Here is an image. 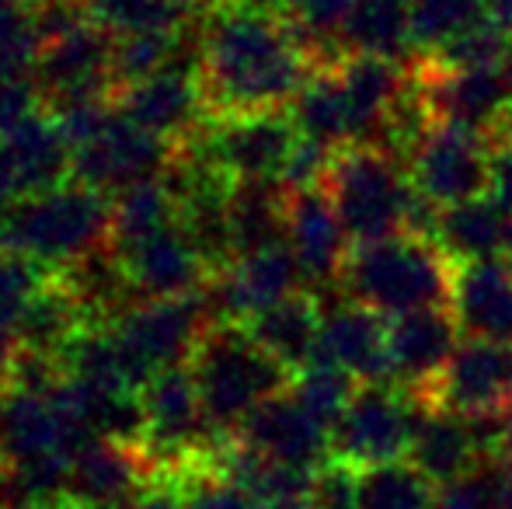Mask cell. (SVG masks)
<instances>
[{"instance_id": "obj_16", "label": "cell", "mask_w": 512, "mask_h": 509, "mask_svg": "<svg viewBox=\"0 0 512 509\" xmlns=\"http://www.w3.org/2000/svg\"><path fill=\"white\" fill-rule=\"evenodd\" d=\"M321 304V342L317 363L345 370L359 384H391L387 363V318L349 300L342 290L317 297Z\"/></svg>"}, {"instance_id": "obj_1", "label": "cell", "mask_w": 512, "mask_h": 509, "mask_svg": "<svg viewBox=\"0 0 512 509\" xmlns=\"http://www.w3.org/2000/svg\"><path fill=\"white\" fill-rule=\"evenodd\" d=\"M203 28V88L209 116H258L286 112L314 60L286 14L251 11L241 4L209 7Z\"/></svg>"}, {"instance_id": "obj_40", "label": "cell", "mask_w": 512, "mask_h": 509, "mask_svg": "<svg viewBox=\"0 0 512 509\" xmlns=\"http://www.w3.org/2000/svg\"><path fill=\"white\" fill-rule=\"evenodd\" d=\"M499 461H485L474 471H467L464 478L436 489V509H502L499 496Z\"/></svg>"}, {"instance_id": "obj_36", "label": "cell", "mask_w": 512, "mask_h": 509, "mask_svg": "<svg viewBox=\"0 0 512 509\" xmlns=\"http://www.w3.org/2000/svg\"><path fill=\"white\" fill-rule=\"evenodd\" d=\"M359 387L363 384H359L356 377L345 374V370L314 360L307 370L293 374L290 394L331 433V429L338 426V419L345 415V408L352 405V398H356Z\"/></svg>"}, {"instance_id": "obj_46", "label": "cell", "mask_w": 512, "mask_h": 509, "mask_svg": "<svg viewBox=\"0 0 512 509\" xmlns=\"http://www.w3.org/2000/svg\"><path fill=\"white\" fill-rule=\"evenodd\" d=\"M35 18V0H0V32Z\"/></svg>"}, {"instance_id": "obj_55", "label": "cell", "mask_w": 512, "mask_h": 509, "mask_svg": "<svg viewBox=\"0 0 512 509\" xmlns=\"http://www.w3.org/2000/svg\"><path fill=\"white\" fill-rule=\"evenodd\" d=\"M0 248H4V224H0Z\"/></svg>"}, {"instance_id": "obj_47", "label": "cell", "mask_w": 512, "mask_h": 509, "mask_svg": "<svg viewBox=\"0 0 512 509\" xmlns=\"http://www.w3.org/2000/svg\"><path fill=\"white\" fill-rule=\"evenodd\" d=\"M488 21L512 42V0H488Z\"/></svg>"}, {"instance_id": "obj_43", "label": "cell", "mask_w": 512, "mask_h": 509, "mask_svg": "<svg viewBox=\"0 0 512 509\" xmlns=\"http://www.w3.org/2000/svg\"><path fill=\"white\" fill-rule=\"evenodd\" d=\"M488 199L512 220V129L492 140V178H488Z\"/></svg>"}, {"instance_id": "obj_17", "label": "cell", "mask_w": 512, "mask_h": 509, "mask_svg": "<svg viewBox=\"0 0 512 509\" xmlns=\"http://www.w3.org/2000/svg\"><path fill=\"white\" fill-rule=\"evenodd\" d=\"M115 109L133 126L147 129L175 147L192 140L209 123L203 74H189V70L175 67L115 91Z\"/></svg>"}, {"instance_id": "obj_34", "label": "cell", "mask_w": 512, "mask_h": 509, "mask_svg": "<svg viewBox=\"0 0 512 509\" xmlns=\"http://www.w3.org/2000/svg\"><path fill=\"white\" fill-rule=\"evenodd\" d=\"M359 509H436V485L408 461L359 471Z\"/></svg>"}, {"instance_id": "obj_13", "label": "cell", "mask_w": 512, "mask_h": 509, "mask_svg": "<svg viewBox=\"0 0 512 509\" xmlns=\"http://www.w3.org/2000/svg\"><path fill=\"white\" fill-rule=\"evenodd\" d=\"M112 42V35L105 28H98L95 21H84L74 32L46 42L32 74L46 105H53L60 112L77 102L115 98Z\"/></svg>"}, {"instance_id": "obj_39", "label": "cell", "mask_w": 512, "mask_h": 509, "mask_svg": "<svg viewBox=\"0 0 512 509\" xmlns=\"http://www.w3.org/2000/svg\"><path fill=\"white\" fill-rule=\"evenodd\" d=\"M178 478H182L189 509H262L248 492H241L234 482H227V478L213 468V457L196 464V468L182 471Z\"/></svg>"}, {"instance_id": "obj_31", "label": "cell", "mask_w": 512, "mask_h": 509, "mask_svg": "<svg viewBox=\"0 0 512 509\" xmlns=\"http://www.w3.org/2000/svg\"><path fill=\"white\" fill-rule=\"evenodd\" d=\"M171 224H178V203L164 178L140 182L112 196V248L119 252Z\"/></svg>"}, {"instance_id": "obj_44", "label": "cell", "mask_w": 512, "mask_h": 509, "mask_svg": "<svg viewBox=\"0 0 512 509\" xmlns=\"http://www.w3.org/2000/svg\"><path fill=\"white\" fill-rule=\"evenodd\" d=\"M133 509H189L182 478L178 475H154L147 489H143V496L133 503Z\"/></svg>"}, {"instance_id": "obj_15", "label": "cell", "mask_w": 512, "mask_h": 509, "mask_svg": "<svg viewBox=\"0 0 512 509\" xmlns=\"http://www.w3.org/2000/svg\"><path fill=\"white\" fill-rule=\"evenodd\" d=\"M286 245L300 265L307 293L328 297L342 290V272L352 255V238L324 189L286 192Z\"/></svg>"}, {"instance_id": "obj_11", "label": "cell", "mask_w": 512, "mask_h": 509, "mask_svg": "<svg viewBox=\"0 0 512 509\" xmlns=\"http://www.w3.org/2000/svg\"><path fill=\"white\" fill-rule=\"evenodd\" d=\"M415 74L432 126L464 129L485 140H495L509 129V95L499 67L432 70L418 60Z\"/></svg>"}, {"instance_id": "obj_33", "label": "cell", "mask_w": 512, "mask_h": 509, "mask_svg": "<svg viewBox=\"0 0 512 509\" xmlns=\"http://www.w3.org/2000/svg\"><path fill=\"white\" fill-rule=\"evenodd\" d=\"M98 28L112 39L143 32H185L192 25V7L182 0H84Z\"/></svg>"}, {"instance_id": "obj_57", "label": "cell", "mask_w": 512, "mask_h": 509, "mask_svg": "<svg viewBox=\"0 0 512 509\" xmlns=\"http://www.w3.org/2000/svg\"><path fill=\"white\" fill-rule=\"evenodd\" d=\"M408 4H411V0H408Z\"/></svg>"}, {"instance_id": "obj_22", "label": "cell", "mask_w": 512, "mask_h": 509, "mask_svg": "<svg viewBox=\"0 0 512 509\" xmlns=\"http://www.w3.org/2000/svg\"><path fill=\"white\" fill-rule=\"evenodd\" d=\"M150 478L154 471L140 447L95 440L70 464L67 503L74 509H133Z\"/></svg>"}, {"instance_id": "obj_38", "label": "cell", "mask_w": 512, "mask_h": 509, "mask_svg": "<svg viewBox=\"0 0 512 509\" xmlns=\"http://www.w3.org/2000/svg\"><path fill=\"white\" fill-rule=\"evenodd\" d=\"M509 46H512V42L506 39V35H502L499 28L492 25V21H485V25H478V28H471L467 35H460L457 42H450L443 53L429 56V60H422V63H425V67H432V70L502 67Z\"/></svg>"}, {"instance_id": "obj_28", "label": "cell", "mask_w": 512, "mask_h": 509, "mask_svg": "<svg viewBox=\"0 0 512 509\" xmlns=\"http://www.w3.org/2000/svg\"><path fill=\"white\" fill-rule=\"evenodd\" d=\"M0 140L11 154L25 199L60 189V185H67V178H74V147H70L63 126L56 123V116L39 112L35 119H28L25 126L0 136Z\"/></svg>"}, {"instance_id": "obj_35", "label": "cell", "mask_w": 512, "mask_h": 509, "mask_svg": "<svg viewBox=\"0 0 512 509\" xmlns=\"http://www.w3.org/2000/svg\"><path fill=\"white\" fill-rule=\"evenodd\" d=\"M359 0H290L286 18L293 21L300 42H304L307 56L314 60L317 70L335 67L342 60L338 53V32H342L345 18L352 14Z\"/></svg>"}, {"instance_id": "obj_3", "label": "cell", "mask_w": 512, "mask_h": 509, "mask_svg": "<svg viewBox=\"0 0 512 509\" xmlns=\"http://www.w3.org/2000/svg\"><path fill=\"white\" fill-rule=\"evenodd\" d=\"M453 272L457 265L429 238L401 234L377 245L352 248L342 272V293L391 321L415 311L450 307Z\"/></svg>"}, {"instance_id": "obj_50", "label": "cell", "mask_w": 512, "mask_h": 509, "mask_svg": "<svg viewBox=\"0 0 512 509\" xmlns=\"http://www.w3.org/2000/svg\"><path fill=\"white\" fill-rule=\"evenodd\" d=\"M502 457L512 461V408L502 415Z\"/></svg>"}, {"instance_id": "obj_42", "label": "cell", "mask_w": 512, "mask_h": 509, "mask_svg": "<svg viewBox=\"0 0 512 509\" xmlns=\"http://www.w3.org/2000/svg\"><path fill=\"white\" fill-rule=\"evenodd\" d=\"M46 109L35 77H21V81H4L0 84V136L14 133L18 126H25L28 119H35Z\"/></svg>"}, {"instance_id": "obj_2", "label": "cell", "mask_w": 512, "mask_h": 509, "mask_svg": "<svg viewBox=\"0 0 512 509\" xmlns=\"http://www.w3.org/2000/svg\"><path fill=\"white\" fill-rule=\"evenodd\" d=\"M324 192L335 203L352 248L401 234L429 238L439 213L415 192L405 164L373 147L338 150Z\"/></svg>"}, {"instance_id": "obj_4", "label": "cell", "mask_w": 512, "mask_h": 509, "mask_svg": "<svg viewBox=\"0 0 512 509\" xmlns=\"http://www.w3.org/2000/svg\"><path fill=\"white\" fill-rule=\"evenodd\" d=\"M0 224L7 252L63 272L95 248L112 245V196L84 182H67L21 199Z\"/></svg>"}, {"instance_id": "obj_48", "label": "cell", "mask_w": 512, "mask_h": 509, "mask_svg": "<svg viewBox=\"0 0 512 509\" xmlns=\"http://www.w3.org/2000/svg\"><path fill=\"white\" fill-rule=\"evenodd\" d=\"M499 496H502V509H512V461L502 457V471H499Z\"/></svg>"}, {"instance_id": "obj_8", "label": "cell", "mask_w": 512, "mask_h": 509, "mask_svg": "<svg viewBox=\"0 0 512 509\" xmlns=\"http://www.w3.org/2000/svg\"><path fill=\"white\" fill-rule=\"evenodd\" d=\"M297 140L300 133L290 109L258 116H209V123L192 136V143L230 182H283Z\"/></svg>"}, {"instance_id": "obj_56", "label": "cell", "mask_w": 512, "mask_h": 509, "mask_svg": "<svg viewBox=\"0 0 512 509\" xmlns=\"http://www.w3.org/2000/svg\"><path fill=\"white\" fill-rule=\"evenodd\" d=\"M39 4H53V0H35V7H39Z\"/></svg>"}, {"instance_id": "obj_26", "label": "cell", "mask_w": 512, "mask_h": 509, "mask_svg": "<svg viewBox=\"0 0 512 509\" xmlns=\"http://www.w3.org/2000/svg\"><path fill=\"white\" fill-rule=\"evenodd\" d=\"M290 119L304 140L321 143L331 154L363 143V126H359L356 105H352L335 67L314 70L307 77V84L290 105Z\"/></svg>"}, {"instance_id": "obj_20", "label": "cell", "mask_w": 512, "mask_h": 509, "mask_svg": "<svg viewBox=\"0 0 512 509\" xmlns=\"http://www.w3.org/2000/svg\"><path fill=\"white\" fill-rule=\"evenodd\" d=\"M234 440L241 447L272 457L290 468L314 471L331 457V433L293 398L290 391L276 394L258 405L248 419L237 426Z\"/></svg>"}, {"instance_id": "obj_23", "label": "cell", "mask_w": 512, "mask_h": 509, "mask_svg": "<svg viewBox=\"0 0 512 509\" xmlns=\"http://www.w3.org/2000/svg\"><path fill=\"white\" fill-rule=\"evenodd\" d=\"M450 314L471 342L512 346V269L506 262L460 265L453 272Z\"/></svg>"}, {"instance_id": "obj_32", "label": "cell", "mask_w": 512, "mask_h": 509, "mask_svg": "<svg viewBox=\"0 0 512 509\" xmlns=\"http://www.w3.org/2000/svg\"><path fill=\"white\" fill-rule=\"evenodd\" d=\"M411 42L418 60L443 53L450 42L488 21V0H411Z\"/></svg>"}, {"instance_id": "obj_52", "label": "cell", "mask_w": 512, "mask_h": 509, "mask_svg": "<svg viewBox=\"0 0 512 509\" xmlns=\"http://www.w3.org/2000/svg\"><path fill=\"white\" fill-rule=\"evenodd\" d=\"M25 509H74L67 499H56V503H39V506H25Z\"/></svg>"}, {"instance_id": "obj_5", "label": "cell", "mask_w": 512, "mask_h": 509, "mask_svg": "<svg viewBox=\"0 0 512 509\" xmlns=\"http://www.w3.org/2000/svg\"><path fill=\"white\" fill-rule=\"evenodd\" d=\"M209 426L234 436L237 426L276 394L290 391L293 374L276 363L244 325H213L189 363Z\"/></svg>"}, {"instance_id": "obj_9", "label": "cell", "mask_w": 512, "mask_h": 509, "mask_svg": "<svg viewBox=\"0 0 512 509\" xmlns=\"http://www.w3.org/2000/svg\"><path fill=\"white\" fill-rule=\"evenodd\" d=\"M408 178L415 192L436 210L488 196L492 178V140L464 129L432 126L408 157Z\"/></svg>"}, {"instance_id": "obj_49", "label": "cell", "mask_w": 512, "mask_h": 509, "mask_svg": "<svg viewBox=\"0 0 512 509\" xmlns=\"http://www.w3.org/2000/svg\"><path fill=\"white\" fill-rule=\"evenodd\" d=\"M230 4L251 7V11H269V14H286L290 0H230Z\"/></svg>"}, {"instance_id": "obj_27", "label": "cell", "mask_w": 512, "mask_h": 509, "mask_svg": "<svg viewBox=\"0 0 512 509\" xmlns=\"http://www.w3.org/2000/svg\"><path fill=\"white\" fill-rule=\"evenodd\" d=\"M248 335L283 363L290 374H300L317 360V342H321V304L314 293H293V297L272 304L269 311L255 314L248 321Z\"/></svg>"}, {"instance_id": "obj_21", "label": "cell", "mask_w": 512, "mask_h": 509, "mask_svg": "<svg viewBox=\"0 0 512 509\" xmlns=\"http://www.w3.org/2000/svg\"><path fill=\"white\" fill-rule=\"evenodd\" d=\"M119 252V248H115ZM122 262H126L129 283H133L136 300H175L192 297L209 283V265L182 224H171L164 231L150 234V238L136 241V245L122 248Z\"/></svg>"}, {"instance_id": "obj_41", "label": "cell", "mask_w": 512, "mask_h": 509, "mask_svg": "<svg viewBox=\"0 0 512 509\" xmlns=\"http://www.w3.org/2000/svg\"><path fill=\"white\" fill-rule=\"evenodd\" d=\"M307 509H359V468L338 457H328L321 468H314Z\"/></svg>"}, {"instance_id": "obj_53", "label": "cell", "mask_w": 512, "mask_h": 509, "mask_svg": "<svg viewBox=\"0 0 512 509\" xmlns=\"http://www.w3.org/2000/svg\"><path fill=\"white\" fill-rule=\"evenodd\" d=\"M185 7H203V11H209V7H216V4H223V0H182Z\"/></svg>"}, {"instance_id": "obj_24", "label": "cell", "mask_w": 512, "mask_h": 509, "mask_svg": "<svg viewBox=\"0 0 512 509\" xmlns=\"http://www.w3.org/2000/svg\"><path fill=\"white\" fill-rule=\"evenodd\" d=\"M492 461L478 440V429L467 415L446 412L429 405L415 429V440L408 450V464H415L432 485H450L474 471L478 464Z\"/></svg>"}, {"instance_id": "obj_30", "label": "cell", "mask_w": 512, "mask_h": 509, "mask_svg": "<svg viewBox=\"0 0 512 509\" xmlns=\"http://www.w3.org/2000/svg\"><path fill=\"white\" fill-rule=\"evenodd\" d=\"M84 325H91L84 307L53 276L39 290V297L32 300V307L25 311L18 332H14V342H18V349H32V353H46L60 360V353L74 342V335Z\"/></svg>"}, {"instance_id": "obj_45", "label": "cell", "mask_w": 512, "mask_h": 509, "mask_svg": "<svg viewBox=\"0 0 512 509\" xmlns=\"http://www.w3.org/2000/svg\"><path fill=\"white\" fill-rule=\"evenodd\" d=\"M21 199H25V192H21L18 171H14L11 154H7L4 140H0V220H4L7 213L21 203Z\"/></svg>"}, {"instance_id": "obj_37", "label": "cell", "mask_w": 512, "mask_h": 509, "mask_svg": "<svg viewBox=\"0 0 512 509\" xmlns=\"http://www.w3.org/2000/svg\"><path fill=\"white\" fill-rule=\"evenodd\" d=\"M53 276L56 272L42 269L39 262L18 252L0 255V339H14L25 311Z\"/></svg>"}, {"instance_id": "obj_25", "label": "cell", "mask_w": 512, "mask_h": 509, "mask_svg": "<svg viewBox=\"0 0 512 509\" xmlns=\"http://www.w3.org/2000/svg\"><path fill=\"white\" fill-rule=\"evenodd\" d=\"M512 220L488 196L471 203L450 206L436 213V224L429 231V241L439 248L453 265H481L502 262L509 245Z\"/></svg>"}, {"instance_id": "obj_6", "label": "cell", "mask_w": 512, "mask_h": 509, "mask_svg": "<svg viewBox=\"0 0 512 509\" xmlns=\"http://www.w3.org/2000/svg\"><path fill=\"white\" fill-rule=\"evenodd\" d=\"M112 339L133 391H143L157 374L189 367L199 342L213 328L203 290L175 300H140L115 318Z\"/></svg>"}, {"instance_id": "obj_7", "label": "cell", "mask_w": 512, "mask_h": 509, "mask_svg": "<svg viewBox=\"0 0 512 509\" xmlns=\"http://www.w3.org/2000/svg\"><path fill=\"white\" fill-rule=\"evenodd\" d=\"M429 401L398 384H363L331 429V457L352 468H380V464L408 461L411 440Z\"/></svg>"}, {"instance_id": "obj_12", "label": "cell", "mask_w": 512, "mask_h": 509, "mask_svg": "<svg viewBox=\"0 0 512 509\" xmlns=\"http://www.w3.org/2000/svg\"><path fill=\"white\" fill-rule=\"evenodd\" d=\"M175 150V143L133 126L115 109L112 123L95 140L74 150V182L91 185L105 196H119L122 189L164 178L175 161Z\"/></svg>"}, {"instance_id": "obj_14", "label": "cell", "mask_w": 512, "mask_h": 509, "mask_svg": "<svg viewBox=\"0 0 512 509\" xmlns=\"http://www.w3.org/2000/svg\"><path fill=\"white\" fill-rule=\"evenodd\" d=\"M84 447H91L77 426L67 419L53 394L0 391V457L7 468H28L42 461H74Z\"/></svg>"}, {"instance_id": "obj_51", "label": "cell", "mask_w": 512, "mask_h": 509, "mask_svg": "<svg viewBox=\"0 0 512 509\" xmlns=\"http://www.w3.org/2000/svg\"><path fill=\"white\" fill-rule=\"evenodd\" d=\"M0 509H11L7 503V461L0 457Z\"/></svg>"}, {"instance_id": "obj_29", "label": "cell", "mask_w": 512, "mask_h": 509, "mask_svg": "<svg viewBox=\"0 0 512 509\" xmlns=\"http://www.w3.org/2000/svg\"><path fill=\"white\" fill-rule=\"evenodd\" d=\"M338 53L342 60L373 56V60L418 63L408 0H359L338 32Z\"/></svg>"}, {"instance_id": "obj_18", "label": "cell", "mask_w": 512, "mask_h": 509, "mask_svg": "<svg viewBox=\"0 0 512 509\" xmlns=\"http://www.w3.org/2000/svg\"><path fill=\"white\" fill-rule=\"evenodd\" d=\"M425 401L446 412L467 415H502L512 408V346L495 342H460L453 360L425 394Z\"/></svg>"}, {"instance_id": "obj_19", "label": "cell", "mask_w": 512, "mask_h": 509, "mask_svg": "<svg viewBox=\"0 0 512 509\" xmlns=\"http://www.w3.org/2000/svg\"><path fill=\"white\" fill-rule=\"evenodd\" d=\"M460 328L450 307L436 311H415L405 318L387 321V363H391V384L411 394H429L446 363L460 349Z\"/></svg>"}, {"instance_id": "obj_10", "label": "cell", "mask_w": 512, "mask_h": 509, "mask_svg": "<svg viewBox=\"0 0 512 509\" xmlns=\"http://www.w3.org/2000/svg\"><path fill=\"white\" fill-rule=\"evenodd\" d=\"M304 276L293 258L290 245H272L262 252L241 255L227 269L213 272L203 286V300L213 325H248L255 314L269 311L272 304L304 293Z\"/></svg>"}, {"instance_id": "obj_54", "label": "cell", "mask_w": 512, "mask_h": 509, "mask_svg": "<svg viewBox=\"0 0 512 509\" xmlns=\"http://www.w3.org/2000/svg\"><path fill=\"white\" fill-rule=\"evenodd\" d=\"M502 262H506L509 269H512V231H509V245H506V255H502Z\"/></svg>"}]
</instances>
